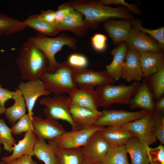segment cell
Segmentation results:
<instances>
[{"mask_svg": "<svg viewBox=\"0 0 164 164\" xmlns=\"http://www.w3.org/2000/svg\"><path fill=\"white\" fill-rule=\"evenodd\" d=\"M103 27L114 45H118L127 40L132 28L131 21L111 19L105 22Z\"/></svg>", "mask_w": 164, "mask_h": 164, "instance_id": "16", "label": "cell"}, {"mask_svg": "<svg viewBox=\"0 0 164 164\" xmlns=\"http://www.w3.org/2000/svg\"><path fill=\"white\" fill-rule=\"evenodd\" d=\"M74 10L67 2L60 5L55 11V16L57 24L62 21L68 14Z\"/></svg>", "mask_w": 164, "mask_h": 164, "instance_id": "41", "label": "cell"}, {"mask_svg": "<svg viewBox=\"0 0 164 164\" xmlns=\"http://www.w3.org/2000/svg\"><path fill=\"white\" fill-rule=\"evenodd\" d=\"M73 67L67 60L59 63L58 66L53 73L48 71L41 76L46 88L51 93L61 95L67 93L69 94L77 85L72 77Z\"/></svg>", "mask_w": 164, "mask_h": 164, "instance_id": "5", "label": "cell"}, {"mask_svg": "<svg viewBox=\"0 0 164 164\" xmlns=\"http://www.w3.org/2000/svg\"><path fill=\"white\" fill-rule=\"evenodd\" d=\"M93 164H103L101 162H98V163H94Z\"/></svg>", "mask_w": 164, "mask_h": 164, "instance_id": "49", "label": "cell"}, {"mask_svg": "<svg viewBox=\"0 0 164 164\" xmlns=\"http://www.w3.org/2000/svg\"><path fill=\"white\" fill-rule=\"evenodd\" d=\"M33 151L34 156L44 164H57L53 148L45 140L36 137Z\"/></svg>", "mask_w": 164, "mask_h": 164, "instance_id": "29", "label": "cell"}, {"mask_svg": "<svg viewBox=\"0 0 164 164\" xmlns=\"http://www.w3.org/2000/svg\"><path fill=\"white\" fill-rule=\"evenodd\" d=\"M100 2L106 5H120L126 8L131 13L137 15L142 13L141 10L135 4H129L124 0H100Z\"/></svg>", "mask_w": 164, "mask_h": 164, "instance_id": "39", "label": "cell"}, {"mask_svg": "<svg viewBox=\"0 0 164 164\" xmlns=\"http://www.w3.org/2000/svg\"><path fill=\"white\" fill-rule=\"evenodd\" d=\"M36 138L34 131L25 132L23 138L13 146L12 154L2 158V162L8 163L25 155L34 156L33 151Z\"/></svg>", "mask_w": 164, "mask_h": 164, "instance_id": "20", "label": "cell"}, {"mask_svg": "<svg viewBox=\"0 0 164 164\" xmlns=\"http://www.w3.org/2000/svg\"><path fill=\"white\" fill-rule=\"evenodd\" d=\"M12 134L11 128L0 118V142L3 145L4 150L9 153L12 152L13 147L16 143Z\"/></svg>", "mask_w": 164, "mask_h": 164, "instance_id": "33", "label": "cell"}, {"mask_svg": "<svg viewBox=\"0 0 164 164\" xmlns=\"http://www.w3.org/2000/svg\"><path fill=\"white\" fill-rule=\"evenodd\" d=\"M28 40L45 55L48 61V71L50 73H53L57 68L59 63L56 60L55 56L64 46L72 49L77 48V40L64 33L55 37H49L38 33Z\"/></svg>", "mask_w": 164, "mask_h": 164, "instance_id": "3", "label": "cell"}, {"mask_svg": "<svg viewBox=\"0 0 164 164\" xmlns=\"http://www.w3.org/2000/svg\"><path fill=\"white\" fill-rule=\"evenodd\" d=\"M83 164H92L89 160L86 159H84V161Z\"/></svg>", "mask_w": 164, "mask_h": 164, "instance_id": "47", "label": "cell"}, {"mask_svg": "<svg viewBox=\"0 0 164 164\" xmlns=\"http://www.w3.org/2000/svg\"><path fill=\"white\" fill-rule=\"evenodd\" d=\"M155 110L157 112L160 113L164 111V97H162L156 103H155Z\"/></svg>", "mask_w": 164, "mask_h": 164, "instance_id": "45", "label": "cell"}, {"mask_svg": "<svg viewBox=\"0 0 164 164\" xmlns=\"http://www.w3.org/2000/svg\"><path fill=\"white\" fill-rule=\"evenodd\" d=\"M15 93L13 98V104L6 109L5 112L6 118L12 125L26 114V106L21 91L18 89L15 90Z\"/></svg>", "mask_w": 164, "mask_h": 164, "instance_id": "27", "label": "cell"}, {"mask_svg": "<svg viewBox=\"0 0 164 164\" xmlns=\"http://www.w3.org/2000/svg\"><path fill=\"white\" fill-rule=\"evenodd\" d=\"M153 113L149 111L141 118L122 126L133 133L146 147L155 143L157 140L153 127Z\"/></svg>", "mask_w": 164, "mask_h": 164, "instance_id": "8", "label": "cell"}, {"mask_svg": "<svg viewBox=\"0 0 164 164\" xmlns=\"http://www.w3.org/2000/svg\"><path fill=\"white\" fill-rule=\"evenodd\" d=\"M6 109L5 107H2L0 105V115L5 113Z\"/></svg>", "mask_w": 164, "mask_h": 164, "instance_id": "46", "label": "cell"}, {"mask_svg": "<svg viewBox=\"0 0 164 164\" xmlns=\"http://www.w3.org/2000/svg\"><path fill=\"white\" fill-rule=\"evenodd\" d=\"M97 133L111 145L114 146L125 145L129 139L135 137L133 133L122 126L104 127Z\"/></svg>", "mask_w": 164, "mask_h": 164, "instance_id": "23", "label": "cell"}, {"mask_svg": "<svg viewBox=\"0 0 164 164\" xmlns=\"http://www.w3.org/2000/svg\"><path fill=\"white\" fill-rule=\"evenodd\" d=\"M125 43L128 48L135 50L139 53L162 52L155 40L146 34L132 28Z\"/></svg>", "mask_w": 164, "mask_h": 164, "instance_id": "14", "label": "cell"}, {"mask_svg": "<svg viewBox=\"0 0 164 164\" xmlns=\"http://www.w3.org/2000/svg\"><path fill=\"white\" fill-rule=\"evenodd\" d=\"M104 127L96 125L86 129L72 130L48 142L60 148L75 149L83 147L91 136Z\"/></svg>", "mask_w": 164, "mask_h": 164, "instance_id": "7", "label": "cell"}, {"mask_svg": "<svg viewBox=\"0 0 164 164\" xmlns=\"http://www.w3.org/2000/svg\"><path fill=\"white\" fill-rule=\"evenodd\" d=\"M32 119L29 115L26 114L20 118L11 128L12 133L15 135L29 131H34Z\"/></svg>", "mask_w": 164, "mask_h": 164, "instance_id": "34", "label": "cell"}, {"mask_svg": "<svg viewBox=\"0 0 164 164\" xmlns=\"http://www.w3.org/2000/svg\"><path fill=\"white\" fill-rule=\"evenodd\" d=\"M139 53L128 48L123 66L121 78L128 82H138L143 77Z\"/></svg>", "mask_w": 164, "mask_h": 164, "instance_id": "15", "label": "cell"}, {"mask_svg": "<svg viewBox=\"0 0 164 164\" xmlns=\"http://www.w3.org/2000/svg\"><path fill=\"white\" fill-rule=\"evenodd\" d=\"M107 37L104 34L96 33L91 39L92 46L94 49L98 52H103L107 47Z\"/></svg>", "mask_w": 164, "mask_h": 164, "instance_id": "40", "label": "cell"}, {"mask_svg": "<svg viewBox=\"0 0 164 164\" xmlns=\"http://www.w3.org/2000/svg\"><path fill=\"white\" fill-rule=\"evenodd\" d=\"M126 151L130 157L131 164H150L146 147L136 137L129 139L125 144Z\"/></svg>", "mask_w": 164, "mask_h": 164, "instance_id": "26", "label": "cell"}, {"mask_svg": "<svg viewBox=\"0 0 164 164\" xmlns=\"http://www.w3.org/2000/svg\"><path fill=\"white\" fill-rule=\"evenodd\" d=\"M15 91H11L2 88L0 84V105L5 107V103L10 99L13 98Z\"/></svg>", "mask_w": 164, "mask_h": 164, "instance_id": "43", "label": "cell"}, {"mask_svg": "<svg viewBox=\"0 0 164 164\" xmlns=\"http://www.w3.org/2000/svg\"><path fill=\"white\" fill-rule=\"evenodd\" d=\"M54 151L57 164H83L84 158L81 148L66 149L58 148L48 142Z\"/></svg>", "mask_w": 164, "mask_h": 164, "instance_id": "25", "label": "cell"}, {"mask_svg": "<svg viewBox=\"0 0 164 164\" xmlns=\"http://www.w3.org/2000/svg\"><path fill=\"white\" fill-rule=\"evenodd\" d=\"M68 97L71 105L97 111L98 99L95 90L85 87L74 89Z\"/></svg>", "mask_w": 164, "mask_h": 164, "instance_id": "17", "label": "cell"}, {"mask_svg": "<svg viewBox=\"0 0 164 164\" xmlns=\"http://www.w3.org/2000/svg\"><path fill=\"white\" fill-rule=\"evenodd\" d=\"M16 63L21 78L28 81L40 79L48 71V61L43 53L28 40L20 49Z\"/></svg>", "mask_w": 164, "mask_h": 164, "instance_id": "2", "label": "cell"}, {"mask_svg": "<svg viewBox=\"0 0 164 164\" xmlns=\"http://www.w3.org/2000/svg\"><path fill=\"white\" fill-rule=\"evenodd\" d=\"M5 163V164H38L36 161L33 159L32 156L27 155H23L10 162Z\"/></svg>", "mask_w": 164, "mask_h": 164, "instance_id": "44", "label": "cell"}, {"mask_svg": "<svg viewBox=\"0 0 164 164\" xmlns=\"http://www.w3.org/2000/svg\"><path fill=\"white\" fill-rule=\"evenodd\" d=\"M74 9L85 17L84 19L90 27L96 28L100 23L112 19L132 21L133 15L125 7H112L98 1L75 0L67 2Z\"/></svg>", "mask_w": 164, "mask_h": 164, "instance_id": "1", "label": "cell"}, {"mask_svg": "<svg viewBox=\"0 0 164 164\" xmlns=\"http://www.w3.org/2000/svg\"><path fill=\"white\" fill-rule=\"evenodd\" d=\"M27 27L24 21H19L0 12V32L2 34H12Z\"/></svg>", "mask_w": 164, "mask_h": 164, "instance_id": "31", "label": "cell"}, {"mask_svg": "<svg viewBox=\"0 0 164 164\" xmlns=\"http://www.w3.org/2000/svg\"><path fill=\"white\" fill-rule=\"evenodd\" d=\"M141 83L134 81L129 85L124 84L115 85L108 84L97 87L98 107L106 108L113 104H129Z\"/></svg>", "mask_w": 164, "mask_h": 164, "instance_id": "4", "label": "cell"}, {"mask_svg": "<svg viewBox=\"0 0 164 164\" xmlns=\"http://www.w3.org/2000/svg\"><path fill=\"white\" fill-rule=\"evenodd\" d=\"M149 111L145 110L134 112L120 110L105 109L98 119L97 125L101 126H122L143 117Z\"/></svg>", "mask_w": 164, "mask_h": 164, "instance_id": "9", "label": "cell"}, {"mask_svg": "<svg viewBox=\"0 0 164 164\" xmlns=\"http://www.w3.org/2000/svg\"><path fill=\"white\" fill-rule=\"evenodd\" d=\"M129 104L132 109L138 108L149 111H155V103L145 80L140 84L131 99Z\"/></svg>", "mask_w": 164, "mask_h": 164, "instance_id": "24", "label": "cell"}, {"mask_svg": "<svg viewBox=\"0 0 164 164\" xmlns=\"http://www.w3.org/2000/svg\"><path fill=\"white\" fill-rule=\"evenodd\" d=\"M38 15L40 19L46 22L51 24H57L55 11L50 9L43 10Z\"/></svg>", "mask_w": 164, "mask_h": 164, "instance_id": "42", "label": "cell"}, {"mask_svg": "<svg viewBox=\"0 0 164 164\" xmlns=\"http://www.w3.org/2000/svg\"><path fill=\"white\" fill-rule=\"evenodd\" d=\"M2 35V33L0 32V36H1Z\"/></svg>", "mask_w": 164, "mask_h": 164, "instance_id": "51", "label": "cell"}, {"mask_svg": "<svg viewBox=\"0 0 164 164\" xmlns=\"http://www.w3.org/2000/svg\"><path fill=\"white\" fill-rule=\"evenodd\" d=\"M1 143L0 142V154H1V151H2V150H1Z\"/></svg>", "mask_w": 164, "mask_h": 164, "instance_id": "48", "label": "cell"}, {"mask_svg": "<svg viewBox=\"0 0 164 164\" xmlns=\"http://www.w3.org/2000/svg\"><path fill=\"white\" fill-rule=\"evenodd\" d=\"M152 124L154 132L161 144H164V117L154 111L152 116Z\"/></svg>", "mask_w": 164, "mask_h": 164, "instance_id": "36", "label": "cell"}, {"mask_svg": "<svg viewBox=\"0 0 164 164\" xmlns=\"http://www.w3.org/2000/svg\"><path fill=\"white\" fill-rule=\"evenodd\" d=\"M32 122L36 137L44 140H52L67 132L57 121L33 116Z\"/></svg>", "mask_w": 164, "mask_h": 164, "instance_id": "13", "label": "cell"}, {"mask_svg": "<svg viewBox=\"0 0 164 164\" xmlns=\"http://www.w3.org/2000/svg\"><path fill=\"white\" fill-rule=\"evenodd\" d=\"M139 53L143 77L147 79L164 67L163 52H142Z\"/></svg>", "mask_w": 164, "mask_h": 164, "instance_id": "21", "label": "cell"}, {"mask_svg": "<svg viewBox=\"0 0 164 164\" xmlns=\"http://www.w3.org/2000/svg\"><path fill=\"white\" fill-rule=\"evenodd\" d=\"M24 22L29 27L42 35L47 36L56 35L60 32L57 24H49L40 19L38 15H30Z\"/></svg>", "mask_w": 164, "mask_h": 164, "instance_id": "28", "label": "cell"}, {"mask_svg": "<svg viewBox=\"0 0 164 164\" xmlns=\"http://www.w3.org/2000/svg\"><path fill=\"white\" fill-rule=\"evenodd\" d=\"M125 145H111L101 162L103 164H130Z\"/></svg>", "mask_w": 164, "mask_h": 164, "instance_id": "30", "label": "cell"}, {"mask_svg": "<svg viewBox=\"0 0 164 164\" xmlns=\"http://www.w3.org/2000/svg\"><path fill=\"white\" fill-rule=\"evenodd\" d=\"M80 12L74 10L57 24L60 31H69L78 36H84L90 27Z\"/></svg>", "mask_w": 164, "mask_h": 164, "instance_id": "19", "label": "cell"}, {"mask_svg": "<svg viewBox=\"0 0 164 164\" xmlns=\"http://www.w3.org/2000/svg\"><path fill=\"white\" fill-rule=\"evenodd\" d=\"M69 111L75 124L79 129H86L97 125L102 111L91 109L70 104Z\"/></svg>", "mask_w": 164, "mask_h": 164, "instance_id": "18", "label": "cell"}, {"mask_svg": "<svg viewBox=\"0 0 164 164\" xmlns=\"http://www.w3.org/2000/svg\"><path fill=\"white\" fill-rule=\"evenodd\" d=\"M132 28L148 35L158 43L161 50H164V27L152 29L143 27L141 21L134 19L131 21Z\"/></svg>", "mask_w": 164, "mask_h": 164, "instance_id": "32", "label": "cell"}, {"mask_svg": "<svg viewBox=\"0 0 164 164\" xmlns=\"http://www.w3.org/2000/svg\"><path fill=\"white\" fill-rule=\"evenodd\" d=\"M151 79L155 96L160 99L164 93V67L152 75Z\"/></svg>", "mask_w": 164, "mask_h": 164, "instance_id": "35", "label": "cell"}, {"mask_svg": "<svg viewBox=\"0 0 164 164\" xmlns=\"http://www.w3.org/2000/svg\"><path fill=\"white\" fill-rule=\"evenodd\" d=\"M149 162L150 164H164V146L160 144L154 148L146 147Z\"/></svg>", "mask_w": 164, "mask_h": 164, "instance_id": "37", "label": "cell"}, {"mask_svg": "<svg viewBox=\"0 0 164 164\" xmlns=\"http://www.w3.org/2000/svg\"><path fill=\"white\" fill-rule=\"evenodd\" d=\"M21 91L28 111V114L33 119V109L37 99L42 96H48L51 93L45 88L40 79L20 81L18 88Z\"/></svg>", "mask_w": 164, "mask_h": 164, "instance_id": "11", "label": "cell"}, {"mask_svg": "<svg viewBox=\"0 0 164 164\" xmlns=\"http://www.w3.org/2000/svg\"><path fill=\"white\" fill-rule=\"evenodd\" d=\"M73 67L72 77L79 88L95 86L108 84H113L115 81L110 77L105 70L97 72L86 68Z\"/></svg>", "mask_w": 164, "mask_h": 164, "instance_id": "10", "label": "cell"}, {"mask_svg": "<svg viewBox=\"0 0 164 164\" xmlns=\"http://www.w3.org/2000/svg\"><path fill=\"white\" fill-rule=\"evenodd\" d=\"M72 67L77 68H85L88 65L87 58L84 55L78 53L70 55L67 60Z\"/></svg>", "mask_w": 164, "mask_h": 164, "instance_id": "38", "label": "cell"}, {"mask_svg": "<svg viewBox=\"0 0 164 164\" xmlns=\"http://www.w3.org/2000/svg\"><path fill=\"white\" fill-rule=\"evenodd\" d=\"M128 49L125 42L122 43L111 52L113 59L110 63L106 67L107 74L115 81L121 78L122 71L125 58Z\"/></svg>", "mask_w": 164, "mask_h": 164, "instance_id": "22", "label": "cell"}, {"mask_svg": "<svg viewBox=\"0 0 164 164\" xmlns=\"http://www.w3.org/2000/svg\"><path fill=\"white\" fill-rule=\"evenodd\" d=\"M0 164H5V163L2 161L0 162Z\"/></svg>", "mask_w": 164, "mask_h": 164, "instance_id": "50", "label": "cell"}, {"mask_svg": "<svg viewBox=\"0 0 164 164\" xmlns=\"http://www.w3.org/2000/svg\"><path fill=\"white\" fill-rule=\"evenodd\" d=\"M111 145L101 136L97 132L94 134L81 148L84 159L92 164L101 162Z\"/></svg>", "mask_w": 164, "mask_h": 164, "instance_id": "12", "label": "cell"}, {"mask_svg": "<svg viewBox=\"0 0 164 164\" xmlns=\"http://www.w3.org/2000/svg\"><path fill=\"white\" fill-rule=\"evenodd\" d=\"M39 103L45 107L43 111L46 118L66 121L71 126L72 130H79L70 112V104L68 97L54 94L53 97H47L40 99Z\"/></svg>", "mask_w": 164, "mask_h": 164, "instance_id": "6", "label": "cell"}, {"mask_svg": "<svg viewBox=\"0 0 164 164\" xmlns=\"http://www.w3.org/2000/svg\"></svg>", "mask_w": 164, "mask_h": 164, "instance_id": "52", "label": "cell"}]
</instances>
